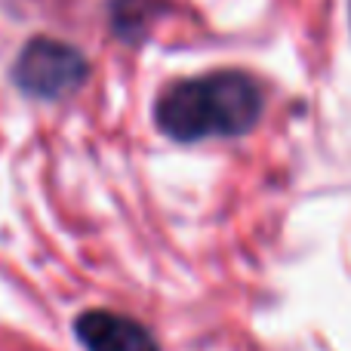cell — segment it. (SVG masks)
I'll use <instances>...</instances> for the list:
<instances>
[{
    "label": "cell",
    "instance_id": "6da1fadb",
    "mask_svg": "<svg viewBox=\"0 0 351 351\" xmlns=\"http://www.w3.org/2000/svg\"><path fill=\"white\" fill-rule=\"evenodd\" d=\"M265 93L243 71H213L164 90L154 105L160 133L176 142L237 139L259 123Z\"/></svg>",
    "mask_w": 351,
    "mask_h": 351
},
{
    "label": "cell",
    "instance_id": "7a4b0ae2",
    "mask_svg": "<svg viewBox=\"0 0 351 351\" xmlns=\"http://www.w3.org/2000/svg\"><path fill=\"white\" fill-rule=\"evenodd\" d=\"M90 74L84 53L53 37H34L16 59V84L28 96L62 99L74 93Z\"/></svg>",
    "mask_w": 351,
    "mask_h": 351
},
{
    "label": "cell",
    "instance_id": "3957f363",
    "mask_svg": "<svg viewBox=\"0 0 351 351\" xmlns=\"http://www.w3.org/2000/svg\"><path fill=\"white\" fill-rule=\"evenodd\" d=\"M74 333L86 351H160L145 324L108 308L84 311L74 321Z\"/></svg>",
    "mask_w": 351,
    "mask_h": 351
},
{
    "label": "cell",
    "instance_id": "277c9868",
    "mask_svg": "<svg viewBox=\"0 0 351 351\" xmlns=\"http://www.w3.org/2000/svg\"><path fill=\"white\" fill-rule=\"evenodd\" d=\"M160 0H114V25L121 34L142 37L145 25L154 22Z\"/></svg>",
    "mask_w": 351,
    "mask_h": 351
}]
</instances>
